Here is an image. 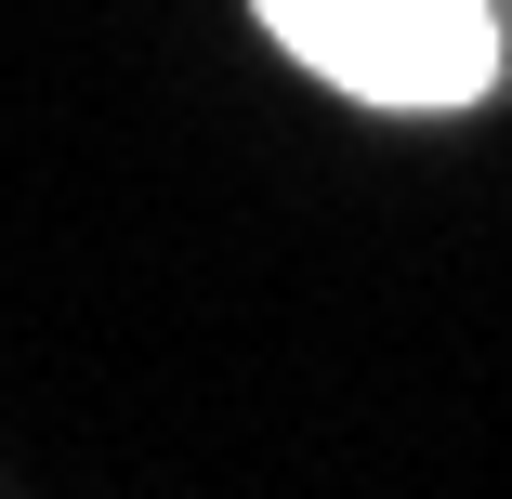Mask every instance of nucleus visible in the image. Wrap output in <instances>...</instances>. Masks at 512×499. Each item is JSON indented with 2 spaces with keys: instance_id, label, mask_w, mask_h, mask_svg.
<instances>
[{
  "instance_id": "1",
  "label": "nucleus",
  "mask_w": 512,
  "mask_h": 499,
  "mask_svg": "<svg viewBox=\"0 0 512 499\" xmlns=\"http://www.w3.org/2000/svg\"><path fill=\"white\" fill-rule=\"evenodd\" d=\"M250 14L316 79H342L355 106H394V119L486 106V79H499L486 0H250Z\"/></svg>"
}]
</instances>
